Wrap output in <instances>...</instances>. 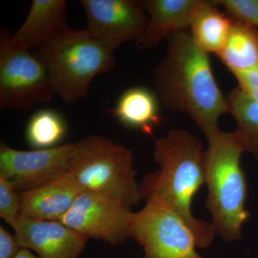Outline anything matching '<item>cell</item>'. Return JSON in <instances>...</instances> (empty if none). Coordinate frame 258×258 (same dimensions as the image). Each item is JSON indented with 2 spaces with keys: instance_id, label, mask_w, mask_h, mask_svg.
I'll return each mask as SVG.
<instances>
[{
  "instance_id": "9c48e42d",
  "label": "cell",
  "mask_w": 258,
  "mask_h": 258,
  "mask_svg": "<svg viewBox=\"0 0 258 258\" xmlns=\"http://www.w3.org/2000/svg\"><path fill=\"white\" fill-rule=\"evenodd\" d=\"M74 144L46 149L18 150L0 142V176L18 192L37 189L68 174Z\"/></svg>"
},
{
  "instance_id": "2e32d148",
  "label": "cell",
  "mask_w": 258,
  "mask_h": 258,
  "mask_svg": "<svg viewBox=\"0 0 258 258\" xmlns=\"http://www.w3.org/2000/svg\"><path fill=\"white\" fill-rule=\"evenodd\" d=\"M231 24L232 19L220 13L212 1L203 0L191 19V35L202 50L217 55L225 45Z\"/></svg>"
},
{
  "instance_id": "30bf717a",
  "label": "cell",
  "mask_w": 258,
  "mask_h": 258,
  "mask_svg": "<svg viewBox=\"0 0 258 258\" xmlns=\"http://www.w3.org/2000/svg\"><path fill=\"white\" fill-rule=\"evenodd\" d=\"M91 37L114 52L122 44L143 35L149 15L142 1L81 0Z\"/></svg>"
},
{
  "instance_id": "8fae6325",
  "label": "cell",
  "mask_w": 258,
  "mask_h": 258,
  "mask_svg": "<svg viewBox=\"0 0 258 258\" xmlns=\"http://www.w3.org/2000/svg\"><path fill=\"white\" fill-rule=\"evenodd\" d=\"M13 227L20 247L32 249L40 258H79L89 240L60 222L41 221L21 215Z\"/></svg>"
},
{
  "instance_id": "52a82bcc",
  "label": "cell",
  "mask_w": 258,
  "mask_h": 258,
  "mask_svg": "<svg viewBox=\"0 0 258 258\" xmlns=\"http://www.w3.org/2000/svg\"><path fill=\"white\" fill-rule=\"evenodd\" d=\"M130 237L144 247L143 258H203L198 253L196 236L175 212L146 204L134 213Z\"/></svg>"
},
{
  "instance_id": "44dd1931",
  "label": "cell",
  "mask_w": 258,
  "mask_h": 258,
  "mask_svg": "<svg viewBox=\"0 0 258 258\" xmlns=\"http://www.w3.org/2000/svg\"><path fill=\"white\" fill-rule=\"evenodd\" d=\"M20 215L19 192L8 180L0 176V217L13 227Z\"/></svg>"
},
{
  "instance_id": "e0dca14e",
  "label": "cell",
  "mask_w": 258,
  "mask_h": 258,
  "mask_svg": "<svg viewBox=\"0 0 258 258\" xmlns=\"http://www.w3.org/2000/svg\"><path fill=\"white\" fill-rule=\"evenodd\" d=\"M231 73L258 66V30L232 20L223 48L217 55Z\"/></svg>"
},
{
  "instance_id": "7402d4cb",
  "label": "cell",
  "mask_w": 258,
  "mask_h": 258,
  "mask_svg": "<svg viewBox=\"0 0 258 258\" xmlns=\"http://www.w3.org/2000/svg\"><path fill=\"white\" fill-rule=\"evenodd\" d=\"M232 74L238 82L237 87L250 99L258 103V66Z\"/></svg>"
},
{
  "instance_id": "cb8c5ba5",
  "label": "cell",
  "mask_w": 258,
  "mask_h": 258,
  "mask_svg": "<svg viewBox=\"0 0 258 258\" xmlns=\"http://www.w3.org/2000/svg\"><path fill=\"white\" fill-rule=\"evenodd\" d=\"M15 258H40L39 256L35 255L30 252V249L23 248L21 247L20 250L19 251L18 254H17Z\"/></svg>"
},
{
  "instance_id": "7c38bea8",
  "label": "cell",
  "mask_w": 258,
  "mask_h": 258,
  "mask_svg": "<svg viewBox=\"0 0 258 258\" xmlns=\"http://www.w3.org/2000/svg\"><path fill=\"white\" fill-rule=\"evenodd\" d=\"M83 191L68 173L37 189L19 193L20 215L41 221L60 222Z\"/></svg>"
},
{
  "instance_id": "ba28073f",
  "label": "cell",
  "mask_w": 258,
  "mask_h": 258,
  "mask_svg": "<svg viewBox=\"0 0 258 258\" xmlns=\"http://www.w3.org/2000/svg\"><path fill=\"white\" fill-rule=\"evenodd\" d=\"M134 213L109 197L83 191L60 222L89 239L115 245L130 237Z\"/></svg>"
},
{
  "instance_id": "3957f363",
  "label": "cell",
  "mask_w": 258,
  "mask_h": 258,
  "mask_svg": "<svg viewBox=\"0 0 258 258\" xmlns=\"http://www.w3.org/2000/svg\"><path fill=\"white\" fill-rule=\"evenodd\" d=\"M206 137V207L212 214V226L224 240H239L242 225L249 217L244 208L247 183L240 166L241 155L245 149L236 132L226 133L218 128Z\"/></svg>"
},
{
  "instance_id": "7a4b0ae2",
  "label": "cell",
  "mask_w": 258,
  "mask_h": 258,
  "mask_svg": "<svg viewBox=\"0 0 258 258\" xmlns=\"http://www.w3.org/2000/svg\"><path fill=\"white\" fill-rule=\"evenodd\" d=\"M153 156L159 168L139 184L142 200L175 212L193 231L198 247H209L215 234L213 227L195 218L191 209L195 195L205 183L201 142L186 131L172 129L156 141Z\"/></svg>"
},
{
  "instance_id": "9a60e30c",
  "label": "cell",
  "mask_w": 258,
  "mask_h": 258,
  "mask_svg": "<svg viewBox=\"0 0 258 258\" xmlns=\"http://www.w3.org/2000/svg\"><path fill=\"white\" fill-rule=\"evenodd\" d=\"M159 103V97L149 88H131L120 95L111 113L121 124L152 137L163 121Z\"/></svg>"
},
{
  "instance_id": "5b68a950",
  "label": "cell",
  "mask_w": 258,
  "mask_h": 258,
  "mask_svg": "<svg viewBox=\"0 0 258 258\" xmlns=\"http://www.w3.org/2000/svg\"><path fill=\"white\" fill-rule=\"evenodd\" d=\"M69 173L83 191L101 194L131 208L142 200L130 149L101 135L74 144Z\"/></svg>"
},
{
  "instance_id": "8992f818",
  "label": "cell",
  "mask_w": 258,
  "mask_h": 258,
  "mask_svg": "<svg viewBox=\"0 0 258 258\" xmlns=\"http://www.w3.org/2000/svg\"><path fill=\"white\" fill-rule=\"evenodd\" d=\"M54 96L45 66L13 34L0 28V109L28 111Z\"/></svg>"
},
{
  "instance_id": "ffe728a7",
  "label": "cell",
  "mask_w": 258,
  "mask_h": 258,
  "mask_svg": "<svg viewBox=\"0 0 258 258\" xmlns=\"http://www.w3.org/2000/svg\"><path fill=\"white\" fill-rule=\"evenodd\" d=\"M212 3L222 6L232 20L258 28V0H213Z\"/></svg>"
},
{
  "instance_id": "6da1fadb",
  "label": "cell",
  "mask_w": 258,
  "mask_h": 258,
  "mask_svg": "<svg viewBox=\"0 0 258 258\" xmlns=\"http://www.w3.org/2000/svg\"><path fill=\"white\" fill-rule=\"evenodd\" d=\"M166 39L165 55L154 71L159 101L169 109L189 115L207 137L219 128L220 117L229 113L208 53L186 31Z\"/></svg>"
},
{
  "instance_id": "ac0fdd59",
  "label": "cell",
  "mask_w": 258,
  "mask_h": 258,
  "mask_svg": "<svg viewBox=\"0 0 258 258\" xmlns=\"http://www.w3.org/2000/svg\"><path fill=\"white\" fill-rule=\"evenodd\" d=\"M229 113L237 122L238 134L245 149L258 160V103L252 101L238 87L226 96Z\"/></svg>"
},
{
  "instance_id": "d6986e66",
  "label": "cell",
  "mask_w": 258,
  "mask_h": 258,
  "mask_svg": "<svg viewBox=\"0 0 258 258\" xmlns=\"http://www.w3.org/2000/svg\"><path fill=\"white\" fill-rule=\"evenodd\" d=\"M66 122L58 112L51 109L37 111L28 120L25 136L29 144L37 149H50L63 139Z\"/></svg>"
},
{
  "instance_id": "277c9868",
  "label": "cell",
  "mask_w": 258,
  "mask_h": 258,
  "mask_svg": "<svg viewBox=\"0 0 258 258\" xmlns=\"http://www.w3.org/2000/svg\"><path fill=\"white\" fill-rule=\"evenodd\" d=\"M45 66L54 95L73 104L88 96L93 79L114 69L115 56L87 30L68 28L32 49Z\"/></svg>"
},
{
  "instance_id": "5bb4252c",
  "label": "cell",
  "mask_w": 258,
  "mask_h": 258,
  "mask_svg": "<svg viewBox=\"0 0 258 258\" xmlns=\"http://www.w3.org/2000/svg\"><path fill=\"white\" fill-rule=\"evenodd\" d=\"M68 28L67 2L32 0L28 16L13 39L19 46L30 50Z\"/></svg>"
},
{
  "instance_id": "4fadbf2b",
  "label": "cell",
  "mask_w": 258,
  "mask_h": 258,
  "mask_svg": "<svg viewBox=\"0 0 258 258\" xmlns=\"http://www.w3.org/2000/svg\"><path fill=\"white\" fill-rule=\"evenodd\" d=\"M203 0H144L149 15L145 32L137 41L140 49H151L176 32L186 31Z\"/></svg>"
},
{
  "instance_id": "603a6c76",
  "label": "cell",
  "mask_w": 258,
  "mask_h": 258,
  "mask_svg": "<svg viewBox=\"0 0 258 258\" xmlns=\"http://www.w3.org/2000/svg\"><path fill=\"white\" fill-rule=\"evenodd\" d=\"M21 249L15 236L0 227V258H15Z\"/></svg>"
}]
</instances>
